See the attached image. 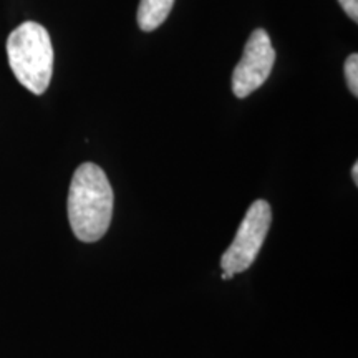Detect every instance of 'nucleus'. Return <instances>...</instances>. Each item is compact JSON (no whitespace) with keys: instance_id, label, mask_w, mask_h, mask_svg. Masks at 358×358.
I'll use <instances>...</instances> for the list:
<instances>
[{"instance_id":"7","label":"nucleus","mask_w":358,"mask_h":358,"mask_svg":"<svg viewBox=\"0 0 358 358\" xmlns=\"http://www.w3.org/2000/svg\"><path fill=\"white\" fill-rule=\"evenodd\" d=\"M338 3L353 22H358V0H338Z\"/></svg>"},{"instance_id":"8","label":"nucleus","mask_w":358,"mask_h":358,"mask_svg":"<svg viewBox=\"0 0 358 358\" xmlns=\"http://www.w3.org/2000/svg\"><path fill=\"white\" fill-rule=\"evenodd\" d=\"M352 178H353V182H355V185H358V163L353 164V168H352Z\"/></svg>"},{"instance_id":"2","label":"nucleus","mask_w":358,"mask_h":358,"mask_svg":"<svg viewBox=\"0 0 358 358\" xmlns=\"http://www.w3.org/2000/svg\"><path fill=\"white\" fill-rule=\"evenodd\" d=\"M8 65L20 85L34 95H43L53 73L50 35L37 22H24L7 38Z\"/></svg>"},{"instance_id":"5","label":"nucleus","mask_w":358,"mask_h":358,"mask_svg":"<svg viewBox=\"0 0 358 358\" xmlns=\"http://www.w3.org/2000/svg\"><path fill=\"white\" fill-rule=\"evenodd\" d=\"M174 0H140L138 6V25L145 32H153L169 17Z\"/></svg>"},{"instance_id":"4","label":"nucleus","mask_w":358,"mask_h":358,"mask_svg":"<svg viewBox=\"0 0 358 358\" xmlns=\"http://www.w3.org/2000/svg\"><path fill=\"white\" fill-rule=\"evenodd\" d=\"M275 64V50L266 30L250 34L241 62L232 73V92L237 98H245L267 82Z\"/></svg>"},{"instance_id":"3","label":"nucleus","mask_w":358,"mask_h":358,"mask_svg":"<svg viewBox=\"0 0 358 358\" xmlns=\"http://www.w3.org/2000/svg\"><path fill=\"white\" fill-rule=\"evenodd\" d=\"M271 222V204L264 199L254 201L245 213L239 229H237L234 241L221 257L224 280L232 279L236 274L245 272L252 266L259 252H261Z\"/></svg>"},{"instance_id":"6","label":"nucleus","mask_w":358,"mask_h":358,"mask_svg":"<svg viewBox=\"0 0 358 358\" xmlns=\"http://www.w3.org/2000/svg\"><path fill=\"white\" fill-rule=\"evenodd\" d=\"M345 78L352 95L358 96V55L352 53L345 62Z\"/></svg>"},{"instance_id":"1","label":"nucleus","mask_w":358,"mask_h":358,"mask_svg":"<svg viewBox=\"0 0 358 358\" xmlns=\"http://www.w3.org/2000/svg\"><path fill=\"white\" fill-rule=\"evenodd\" d=\"M113 216V189L105 171L93 163L78 166L69 191V221L82 243H96Z\"/></svg>"}]
</instances>
